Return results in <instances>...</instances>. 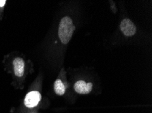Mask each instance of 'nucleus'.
Masks as SVG:
<instances>
[{
  "label": "nucleus",
  "instance_id": "nucleus-5",
  "mask_svg": "<svg viewBox=\"0 0 152 113\" xmlns=\"http://www.w3.org/2000/svg\"><path fill=\"white\" fill-rule=\"evenodd\" d=\"M14 71L16 76L18 77H21L24 74L25 62L20 58H16L13 61Z\"/></svg>",
  "mask_w": 152,
  "mask_h": 113
},
{
  "label": "nucleus",
  "instance_id": "nucleus-7",
  "mask_svg": "<svg viewBox=\"0 0 152 113\" xmlns=\"http://www.w3.org/2000/svg\"><path fill=\"white\" fill-rule=\"evenodd\" d=\"M6 0H0V7H3L6 4Z\"/></svg>",
  "mask_w": 152,
  "mask_h": 113
},
{
  "label": "nucleus",
  "instance_id": "nucleus-2",
  "mask_svg": "<svg viewBox=\"0 0 152 113\" xmlns=\"http://www.w3.org/2000/svg\"><path fill=\"white\" fill-rule=\"evenodd\" d=\"M120 29L122 33L128 37L133 36L137 31V27L128 18H125L122 20L120 24Z\"/></svg>",
  "mask_w": 152,
  "mask_h": 113
},
{
  "label": "nucleus",
  "instance_id": "nucleus-6",
  "mask_svg": "<svg viewBox=\"0 0 152 113\" xmlns=\"http://www.w3.org/2000/svg\"><path fill=\"white\" fill-rule=\"evenodd\" d=\"M54 89L56 94L59 96H62L66 92V87L60 79H57L54 83Z\"/></svg>",
  "mask_w": 152,
  "mask_h": 113
},
{
  "label": "nucleus",
  "instance_id": "nucleus-3",
  "mask_svg": "<svg viewBox=\"0 0 152 113\" xmlns=\"http://www.w3.org/2000/svg\"><path fill=\"white\" fill-rule=\"evenodd\" d=\"M41 100V94L37 91H33L28 93L25 96L24 103L28 108H34L38 105Z\"/></svg>",
  "mask_w": 152,
  "mask_h": 113
},
{
  "label": "nucleus",
  "instance_id": "nucleus-4",
  "mask_svg": "<svg viewBox=\"0 0 152 113\" xmlns=\"http://www.w3.org/2000/svg\"><path fill=\"white\" fill-rule=\"evenodd\" d=\"M92 87H93V85L91 83H86L84 81L80 80L78 81L74 85V89L78 94H87L91 91Z\"/></svg>",
  "mask_w": 152,
  "mask_h": 113
},
{
  "label": "nucleus",
  "instance_id": "nucleus-1",
  "mask_svg": "<svg viewBox=\"0 0 152 113\" xmlns=\"http://www.w3.org/2000/svg\"><path fill=\"white\" fill-rule=\"evenodd\" d=\"M75 29L73 25L72 20L69 17H64L60 21L59 27V37L62 43L67 44L72 38V36Z\"/></svg>",
  "mask_w": 152,
  "mask_h": 113
}]
</instances>
